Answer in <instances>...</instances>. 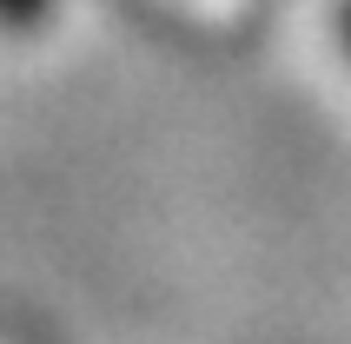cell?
<instances>
[{
	"label": "cell",
	"instance_id": "cell-2",
	"mask_svg": "<svg viewBox=\"0 0 351 344\" xmlns=\"http://www.w3.org/2000/svg\"><path fill=\"white\" fill-rule=\"evenodd\" d=\"M338 40H345V53H351V0H338Z\"/></svg>",
	"mask_w": 351,
	"mask_h": 344
},
{
	"label": "cell",
	"instance_id": "cell-1",
	"mask_svg": "<svg viewBox=\"0 0 351 344\" xmlns=\"http://www.w3.org/2000/svg\"><path fill=\"white\" fill-rule=\"evenodd\" d=\"M40 14H47V0H0V20H14V27H27Z\"/></svg>",
	"mask_w": 351,
	"mask_h": 344
}]
</instances>
